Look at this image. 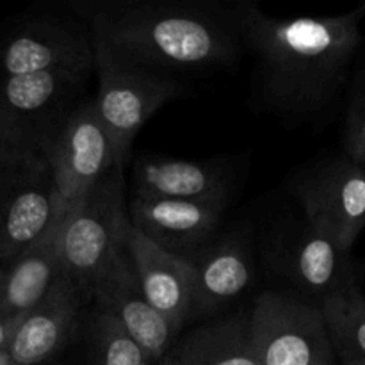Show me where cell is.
<instances>
[{
    "label": "cell",
    "instance_id": "cell-1",
    "mask_svg": "<svg viewBox=\"0 0 365 365\" xmlns=\"http://www.w3.org/2000/svg\"><path fill=\"white\" fill-rule=\"evenodd\" d=\"M246 56L252 102L285 125L319 123L348 86L362 45L365 4L334 16L280 18L257 4L232 2Z\"/></svg>",
    "mask_w": 365,
    "mask_h": 365
},
{
    "label": "cell",
    "instance_id": "cell-2",
    "mask_svg": "<svg viewBox=\"0 0 365 365\" xmlns=\"http://www.w3.org/2000/svg\"><path fill=\"white\" fill-rule=\"evenodd\" d=\"M68 9L116 63L153 73H212L246 56L230 4L200 0H75Z\"/></svg>",
    "mask_w": 365,
    "mask_h": 365
},
{
    "label": "cell",
    "instance_id": "cell-3",
    "mask_svg": "<svg viewBox=\"0 0 365 365\" xmlns=\"http://www.w3.org/2000/svg\"><path fill=\"white\" fill-rule=\"evenodd\" d=\"M95 70H53L0 77V160L48 164L63 125L84 102Z\"/></svg>",
    "mask_w": 365,
    "mask_h": 365
},
{
    "label": "cell",
    "instance_id": "cell-4",
    "mask_svg": "<svg viewBox=\"0 0 365 365\" xmlns=\"http://www.w3.org/2000/svg\"><path fill=\"white\" fill-rule=\"evenodd\" d=\"M128 223L125 166L116 164L64 217L59 230V255L64 274L89 299L96 282L125 245Z\"/></svg>",
    "mask_w": 365,
    "mask_h": 365
},
{
    "label": "cell",
    "instance_id": "cell-5",
    "mask_svg": "<svg viewBox=\"0 0 365 365\" xmlns=\"http://www.w3.org/2000/svg\"><path fill=\"white\" fill-rule=\"evenodd\" d=\"M53 70H95V43L81 18L38 9L0 29V77Z\"/></svg>",
    "mask_w": 365,
    "mask_h": 365
},
{
    "label": "cell",
    "instance_id": "cell-6",
    "mask_svg": "<svg viewBox=\"0 0 365 365\" xmlns=\"http://www.w3.org/2000/svg\"><path fill=\"white\" fill-rule=\"evenodd\" d=\"M267 267L287 282L299 298L319 307L330 296L359 284L351 253L305 221H280L260 241Z\"/></svg>",
    "mask_w": 365,
    "mask_h": 365
},
{
    "label": "cell",
    "instance_id": "cell-7",
    "mask_svg": "<svg viewBox=\"0 0 365 365\" xmlns=\"http://www.w3.org/2000/svg\"><path fill=\"white\" fill-rule=\"evenodd\" d=\"M287 191L305 212L307 223L351 253L365 228V168L348 155L317 159L298 168Z\"/></svg>",
    "mask_w": 365,
    "mask_h": 365
},
{
    "label": "cell",
    "instance_id": "cell-8",
    "mask_svg": "<svg viewBox=\"0 0 365 365\" xmlns=\"http://www.w3.org/2000/svg\"><path fill=\"white\" fill-rule=\"evenodd\" d=\"M95 75L96 114L113 141L118 164L125 166L135 135L164 103L184 93V84L175 77L116 63L96 45Z\"/></svg>",
    "mask_w": 365,
    "mask_h": 365
},
{
    "label": "cell",
    "instance_id": "cell-9",
    "mask_svg": "<svg viewBox=\"0 0 365 365\" xmlns=\"http://www.w3.org/2000/svg\"><path fill=\"white\" fill-rule=\"evenodd\" d=\"M248 323L260 365H334L335 351L319 307L294 292H262Z\"/></svg>",
    "mask_w": 365,
    "mask_h": 365
},
{
    "label": "cell",
    "instance_id": "cell-10",
    "mask_svg": "<svg viewBox=\"0 0 365 365\" xmlns=\"http://www.w3.org/2000/svg\"><path fill=\"white\" fill-rule=\"evenodd\" d=\"M116 164L114 145L96 114L95 102L86 100L63 125L48 153L57 221L63 223Z\"/></svg>",
    "mask_w": 365,
    "mask_h": 365
},
{
    "label": "cell",
    "instance_id": "cell-11",
    "mask_svg": "<svg viewBox=\"0 0 365 365\" xmlns=\"http://www.w3.org/2000/svg\"><path fill=\"white\" fill-rule=\"evenodd\" d=\"M255 232L250 225H237L216 235L205 250L191 259L192 292L187 321L216 316L237 302L255 280Z\"/></svg>",
    "mask_w": 365,
    "mask_h": 365
},
{
    "label": "cell",
    "instance_id": "cell-12",
    "mask_svg": "<svg viewBox=\"0 0 365 365\" xmlns=\"http://www.w3.org/2000/svg\"><path fill=\"white\" fill-rule=\"evenodd\" d=\"M57 225L48 164H13L0 191V267L43 241Z\"/></svg>",
    "mask_w": 365,
    "mask_h": 365
},
{
    "label": "cell",
    "instance_id": "cell-13",
    "mask_svg": "<svg viewBox=\"0 0 365 365\" xmlns=\"http://www.w3.org/2000/svg\"><path fill=\"white\" fill-rule=\"evenodd\" d=\"M89 298L68 274H61L48 294L20 316L11 331L6 355L14 365H45L59 355L77 330Z\"/></svg>",
    "mask_w": 365,
    "mask_h": 365
},
{
    "label": "cell",
    "instance_id": "cell-14",
    "mask_svg": "<svg viewBox=\"0 0 365 365\" xmlns=\"http://www.w3.org/2000/svg\"><path fill=\"white\" fill-rule=\"evenodd\" d=\"M228 203L141 198L128 205L130 223L171 255L191 260L216 239Z\"/></svg>",
    "mask_w": 365,
    "mask_h": 365
},
{
    "label": "cell",
    "instance_id": "cell-15",
    "mask_svg": "<svg viewBox=\"0 0 365 365\" xmlns=\"http://www.w3.org/2000/svg\"><path fill=\"white\" fill-rule=\"evenodd\" d=\"M91 299H95L96 307H102L116 317L145 353L150 365L159 362L175 346L178 334L145 298L125 245L118 250L93 287Z\"/></svg>",
    "mask_w": 365,
    "mask_h": 365
},
{
    "label": "cell",
    "instance_id": "cell-16",
    "mask_svg": "<svg viewBox=\"0 0 365 365\" xmlns=\"http://www.w3.org/2000/svg\"><path fill=\"white\" fill-rule=\"evenodd\" d=\"M125 248L145 298L180 334L191 307V262L153 245L132 223L127 227Z\"/></svg>",
    "mask_w": 365,
    "mask_h": 365
},
{
    "label": "cell",
    "instance_id": "cell-17",
    "mask_svg": "<svg viewBox=\"0 0 365 365\" xmlns=\"http://www.w3.org/2000/svg\"><path fill=\"white\" fill-rule=\"evenodd\" d=\"M134 196L230 203L234 178L220 163L173 157H139L132 168Z\"/></svg>",
    "mask_w": 365,
    "mask_h": 365
},
{
    "label": "cell",
    "instance_id": "cell-18",
    "mask_svg": "<svg viewBox=\"0 0 365 365\" xmlns=\"http://www.w3.org/2000/svg\"><path fill=\"white\" fill-rule=\"evenodd\" d=\"M61 225L43 241L2 267L0 312L9 317L24 316L48 294L64 273L59 255Z\"/></svg>",
    "mask_w": 365,
    "mask_h": 365
},
{
    "label": "cell",
    "instance_id": "cell-19",
    "mask_svg": "<svg viewBox=\"0 0 365 365\" xmlns=\"http://www.w3.org/2000/svg\"><path fill=\"white\" fill-rule=\"evenodd\" d=\"M180 365H260L250 337L248 316L209 321L175 342Z\"/></svg>",
    "mask_w": 365,
    "mask_h": 365
},
{
    "label": "cell",
    "instance_id": "cell-20",
    "mask_svg": "<svg viewBox=\"0 0 365 365\" xmlns=\"http://www.w3.org/2000/svg\"><path fill=\"white\" fill-rule=\"evenodd\" d=\"M319 310L334 351L344 364L365 365V296L360 284L327 298Z\"/></svg>",
    "mask_w": 365,
    "mask_h": 365
},
{
    "label": "cell",
    "instance_id": "cell-21",
    "mask_svg": "<svg viewBox=\"0 0 365 365\" xmlns=\"http://www.w3.org/2000/svg\"><path fill=\"white\" fill-rule=\"evenodd\" d=\"M95 365H150L145 353L132 341L116 317L96 307L89 323Z\"/></svg>",
    "mask_w": 365,
    "mask_h": 365
},
{
    "label": "cell",
    "instance_id": "cell-22",
    "mask_svg": "<svg viewBox=\"0 0 365 365\" xmlns=\"http://www.w3.org/2000/svg\"><path fill=\"white\" fill-rule=\"evenodd\" d=\"M344 155L365 168V61L353 66L344 118Z\"/></svg>",
    "mask_w": 365,
    "mask_h": 365
},
{
    "label": "cell",
    "instance_id": "cell-23",
    "mask_svg": "<svg viewBox=\"0 0 365 365\" xmlns=\"http://www.w3.org/2000/svg\"><path fill=\"white\" fill-rule=\"evenodd\" d=\"M18 317H9L6 314L0 312V351H4L9 342L11 337V331H13L14 323H16Z\"/></svg>",
    "mask_w": 365,
    "mask_h": 365
},
{
    "label": "cell",
    "instance_id": "cell-24",
    "mask_svg": "<svg viewBox=\"0 0 365 365\" xmlns=\"http://www.w3.org/2000/svg\"><path fill=\"white\" fill-rule=\"evenodd\" d=\"M153 365H180V359H178L177 348L173 346V348H171L170 351H168L166 355L159 360V362L153 364Z\"/></svg>",
    "mask_w": 365,
    "mask_h": 365
},
{
    "label": "cell",
    "instance_id": "cell-25",
    "mask_svg": "<svg viewBox=\"0 0 365 365\" xmlns=\"http://www.w3.org/2000/svg\"><path fill=\"white\" fill-rule=\"evenodd\" d=\"M0 365H14L13 362H11L9 356L6 355V351H0Z\"/></svg>",
    "mask_w": 365,
    "mask_h": 365
},
{
    "label": "cell",
    "instance_id": "cell-26",
    "mask_svg": "<svg viewBox=\"0 0 365 365\" xmlns=\"http://www.w3.org/2000/svg\"><path fill=\"white\" fill-rule=\"evenodd\" d=\"M9 166H11L9 163H0V180H2V177L6 175L7 168H9Z\"/></svg>",
    "mask_w": 365,
    "mask_h": 365
},
{
    "label": "cell",
    "instance_id": "cell-27",
    "mask_svg": "<svg viewBox=\"0 0 365 365\" xmlns=\"http://www.w3.org/2000/svg\"><path fill=\"white\" fill-rule=\"evenodd\" d=\"M11 166H13V164H11ZM11 166L7 168V171H6V175H4L2 177V180H0V191H2V185H4V182H6V177H7V173H9V170H11Z\"/></svg>",
    "mask_w": 365,
    "mask_h": 365
},
{
    "label": "cell",
    "instance_id": "cell-28",
    "mask_svg": "<svg viewBox=\"0 0 365 365\" xmlns=\"http://www.w3.org/2000/svg\"><path fill=\"white\" fill-rule=\"evenodd\" d=\"M0 278H2V267H0Z\"/></svg>",
    "mask_w": 365,
    "mask_h": 365
},
{
    "label": "cell",
    "instance_id": "cell-29",
    "mask_svg": "<svg viewBox=\"0 0 365 365\" xmlns=\"http://www.w3.org/2000/svg\"><path fill=\"white\" fill-rule=\"evenodd\" d=\"M342 365H356V364H342Z\"/></svg>",
    "mask_w": 365,
    "mask_h": 365
},
{
    "label": "cell",
    "instance_id": "cell-30",
    "mask_svg": "<svg viewBox=\"0 0 365 365\" xmlns=\"http://www.w3.org/2000/svg\"><path fill=\"white\" fill-rule=\"evenodd\" d=\"M0 163H4V160H0Z\"/></svg>",
    "mask_w": 365,
    "mask_h": 365
}]
</instances>
